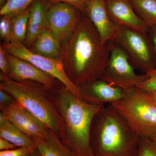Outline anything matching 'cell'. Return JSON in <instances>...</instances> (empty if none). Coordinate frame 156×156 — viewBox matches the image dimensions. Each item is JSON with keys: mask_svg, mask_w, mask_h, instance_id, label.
<instances>
[{"mask_svg": "<svg viewBox=\"0 0 156 156\" xmlns=\"http://www.w3.org/2000/svg\"><path fill=\"white\" fill-rule=\"evenodd\" d=\"M61 48L65 71L77 87L101 79L109 57L110 42L102 44L86 15L83 13L75 30L62 43Z\"/></svg>", "mask_w": 156, "mask_h": 156, "instance_id": "cell-1", "label": "cell"}, {"mask_svg": "<svg viewBox=\"0 0 156 156\" xmlns=\"http://www.w3.org/2000/svg\"><path fill=\"white\" fill-rule=\"evenodd\" d=\"M140 137L110 105L92 121L90 142L95 156H136Z\"/></svg>", "mask_w": 156, "mask_h": 156, "instance_id": "cell-2", "label": "cell"}, {"mask_svg": "<svg viewBox=\"0 0 156 156\" xmlns=\"http://www.w3.org/2000/svg\"><path fill=\"white\" fill-rule=\"evenodd\" d=\"M53 103L65 126V137L62 141L77 156H95L90 142L92 121L104 107L81 100L66 88L59 89Z\"/></svg>", "mask_w": 156, "mask_h": 156, "instance_id": "cell-3", "label": "cell"}, {"mask_svg": "<svg viewBox=\"0 0 156 156\" xmlns=\"http://www.w3.org/2000/svg\"><path fill=\"white\" fill-rule=\"evenodd\" d=\"M0 80V89L11 94L48 129L54 131L62 141L64 140V121L53 101L47 97L48 89L34 81L14 80L2 72Z\"/></svg>", "mask_w": 156, "mask_h": 156, "instance_id": "cell-4", "label": "cell"}, {"mask_svg": "<svg viewBox=\"0 0 156 156\" xmlns=\"http://www.w3.org/2000/svg\"><path fill=\"white\" fill-rule=\"evenodd\" d=\"M124 90V98L110 105L140 137L151 139L156 135V106L136 87Z\"/></svg>", "mask_w": 156, "mask_h": 156, "instance_id": "cell-5", "label": "cell"}, {"mask_svg": "<svg viewBox=\"0 0 156 156\" xmlns=\"http://www.w3.org/2000/svg\"><path fill=\"white\" fill-rule=\"evenodd\" d=\"M125 50L135 69L145 74L156 69V53L148 32L121 26L114 41Z\"/></svg>", "mask_w": 156, "mask_h": 156, "instance_id": "cell-6", "label": "cell"}, {"mask_svg": "<svg viewBox=\"0 0 156 156\" xmlns=\"http://www.w3.org/2000/svg\"><path fill=\"white\" fill-rule=\"evenodd\" d=\"M2 46L6 53L28 61L41 70L57 79L73 95L83 100L79 87L70 80L66 74L61 58L53 59L39 55L31 51L22 42L15 40L4 43Z\"/></svg>", "mask_w": 156, "mask_h": 156, "instance_id": "cell-7", "label": "cell"}, {"mask_svg": "<svg viewBox=\"0 0 156 156\" xmlns=\"http://www.w3.org/2000/svg\"><path fill=\"white\" fill-rule=\"evenodd\" d=\"M110 53L108 61L101 79L123 89L136 87L147 77L138 75L127 53L119 45L110 41Z\"/></svg>", "mask_w": 156, "mask_h": 156, "instance_id": "cell-8", "label": "cell"}, {"mask_svg": "<svg viewBox=\"0 0 156 156\" xmlns=\"http://www.w3.org/2000/svg\"><path fill=\"white\" fill-rule=\"evenodd\" d=\"M82 14L80 9L66 3L49 4L46 9L48 28L62 44L75 30Z\"/></svg>", "mask_w": 156, "mask_h": 156, "instance_id": "cell-9", "label": "cell"}, {"mask_svg": "<svg viewBox=\"0 0 156 156\" xmlns=\"http://www.w3.org/2000/svg\"><path fill=\"white\" fill-rule=\"evenodd\" d=\"M83 14L95 27L102 44L114 41L121 26L113 22L109 16L105 0H86Z\"/></svg>", "mask_w": 156, "mask_h": 156, "instance_id": "cell-10", "label": "cell"}, {"mask_svg": "<svg viewBox=\"0 0 156 156\" xmlns=\"http://www.w3.org/2000/svg\"><path fill=\"white\" fill-rule=\"evenodd\" d=\"M86 102L104 106L118 102L125 97V91L100 79L79 87Z\"/></svg>", "mask_w": 156, "mask_h": 156, "instance_id": "cell-11", "label": "cell"}, {"mask_svg": "<svg viewBox=\"0 0 156 156\" xmlns=\"http://www.w3.org/2000/svg\"><path fill=\"white\" fill-rule=\"evenodd\" d=\"M4 112L11 122L30 137L48 136L49 129L16 101Z\"/></svg>", "mask_w": 156, "mask_h": 156, "instance_id": "cell-12", "label": "cell"}, {"mask_svg": "<svg viewBox=\"0 0 156 156\" xmlns=\"http://www.w3.org/2000/svg\"><path fill=\"white\" fill-rule=\"evenodd\" d=\"M10 65L11 73L8 76L16 81H31L51 89L55 85V80L52 76L44 72L26 60L6 53Z\"/></svg>", "mask_w": 156, "mask_h": 156, "instance_id": "cell-13", "label": "cell"}, {"mask_svg": "<svg viewBox=\"0 0 156 156\" xmlns=\"http://www.w3.org/2000/svg\"><path fill=\"white\" fill-rule=\"evenodd\" d=\"M105 5L111 19L118 25L148 32V27L136 14L130 0H105Z\"/></svg>", "mask_w": 156, "mask_h": 156, "instance_id": "cell-14", "label": "cell"}, {"mask_svg": "<svg viewBox=\"0 0 156 156\" xmlns=\"http://www.w3.org/2000/svg\"><path fill=\"white\" fill-rule=\"evenodd\" d=\"M48 28L46 9L41 0H35L30 6L27 33L25 44L32 46L44 30Z\"/></svg>", "mask_w": 156, "mask_h": 156, "instance_id": "cell-15", "label": "cell"}, {"mask_svg": "<svg viewBox=\"0 0 156 156\" xmlns=\"http://www.w3.org/2000/svg\"><path fill=\"white\" fill-rule=\"evenodd\" d=\"M30 138L42 156H77L50 129L46 138Z\"/></svg>", "mask_w": 156, "mask_h": 156, "instance_id": "cell-16", "label": "cell"}, {"mask_svg": "<svg viewBox=\"0 0 156 156\" xmlns=\"http://www.w3.org/2000/svg\"><path fill=\"white\" fill-rule=\"evenodd\" d=\"M32 48L31 51L39 55L53 59L61 58V42L49 29H46L40 34Z\"/></svg>", "mask_w": 156, "mask_h": 156, "instance_id": "cell-17", "label": "cell"}, {"mask_svg": "<svg viewBox=\"0 0 156 156\" xmlns=\"http://www.w3.org/2000/svg\"><path fill=\"white\" fill-rule=\"evenodd\" d=\"M0 137L17 147L36 148L31 138L11 122L5 112L2 111L0 113Z\"/></svg>", "mask_w": 156, "mask_h": 156, "instance_id": "cell-18", "label": "cell"}, {"mask_svg": "<svg viewBox=\"0 0 156 156\" xmlns=\"http://www.w3.org/2000/svg\"><path fill=\"white\" fill-rule=\"evenodd\" d=\"M134 11L148 27L156 25V0H130Z\"/></svg>", "mask_w": 156, "mask_h": 156, "instance_id": "cell-19", "label": "cell"}, {"mask_svg": "<svg viewBox=\"0 0 156 156\" xmlns=\"http://www.w3.org/2000/svg\"><path fill=\"white\" fill-rule=\"evenodd\" d=\"M30 7L12 17L11 38L12 40L24 42L27 33Z\"/></svg>", "mask_w": 156, "mask_h": 156, "instance_id": "cell-20", "label": "cell"}, {"mask_svg": "<svg viewBox=\"0 0 156 156\" xmlns=\"http://www.w3.org/2000/svg\"><path fill=\"white\" fill-rule=\"evenodd\" d=\"M35 0H7L0 10L1 16L8 15L13 17L30 6Z\"/></svg>", "mask_w": 156, "mask_h": 156, "instance_id": "cell-21", "label": "cell"}, {"mask_svg": "<svg viewBox=\"0 0 156 156\" xmlns=\"http://www.w3.org/2000/svg\"><path fill=\"white\" fill-rule=\"evenodd\" d=\"M136 156H156V146L149 138L140 137Z\"/></svg>", "mask_w": 156, "mask_h": 156, "instance_id": "cell-22", "label": "cell"}, {"mask_svg": "<svg viewBox=\"0 0 156 156\" xmlns=\"http://www.w3.org/2000/svg\"><path fill=\"white\" fill-rule=\"evenodd\" d=\"M147 77L136 87L144 92H156V69L145 73Z\"/></svg>", "mask_w": 156, "mask_h": 156, "instance_id": "cell-23", "label": "cell"}, {"mask_svg": "<svg viewBox=\"0 0 156 156\" xmlns=\"http://www.w3.org/2000/svg\"><path fill=\"white\" fill-rule=\"evenodd\" d=\"M0 20V36L4 43H8L12 40L11 38V19L9 15L2 16Z\"/></svg>", "mask_w": 156, "mask_h": 156, "instance_id": "cell-24", "label": "cell"}, {"mask_svg": "<svg viewBox=\"0 0 156 156\" xmlns=\"http://www.w3.org/2000/svg\"><path fill=\"white\" fill-rule=\"evenodd\" d=\"M35 148L17 147L8 150L1 151L0 156H27Z\"/></svg>", "mask_w": 156, "mask_h": 156, "instance_id": "cell-25", "label": "cell"}, {"mask_svg": "<svg viewBox=\"0 0 156 156\" xmlns=\"http://www.w3.org/2000/svg\"><path fill=\"white\" fill-rule=\"evenodd\" d=\"M14 98L11 94L0 89V109L1 111L6 110L15 101Z\"/></svg>", "mask_w": 156, "mask_h": 156, "instance_id": "cell-26", "label": "cell"}, {"mask_svg": "<svg viewBox=\"0 0 156 156\" xmlns=\"http://www.w3.org/2000/svg\"><path fill=\"white\" fill-rule=\"evenodd\" d=\"M0 69L2 73L8 76L11 73L10 65L6 56V52L2 45L0 47Z\"/></svg>", "mask_w": 156, "mask_h": 156, "instance_id": "cell-27", "label": "cell"}, {"mask_svg": "<svg viewBox=\"0 0 156 156\" xmlns=\"http://www.w3.org/2000/svg\"><path fill=\"white\" fill-rule=\"evenodd\" d=\"M49 4L62 2L74 6L83 13L86 0H47Z\"/></svg>", "mask_w": 156, "mask_h": 156, "instance_id": "cell-28", "label": "cell"}, {"mask_svg": "<svg viewBox=\"0 0 156 156\" xmlns=\"http://www.w3.org/2000/svg\"><path fill=\"white\" fill-rule=\"evenodd\" d=\"M17 147L8 140L0 137V150L5 151L12 149Z\"/></svg>", "mask_w": 156, "mask_h": 156, "instance_id": "cell-29", "label": "cell"}, {"mask_svg": "<svg viewBox=\"0 0 156 156\" xmlns=\"http://www.w3.org/2000/svg\"><path fill=\"white\" fill-rule=\"evenodd\" d=\"M148 33L153 43L156 53V25L148 27Z\"/></svg>", "mask_w": 156, "mask_h": 156, "instance_id": "cell-30", "label": "cell"}, {"mask_svg": "<svg viewBox=\"0 0 156 156\" xmlns=\"http://www.w3.org/2000/svg\"><path fill=\"white\" fill-rule=\"evenodd\" d=\"M143 92L146 99L149 101L156 106V92Z\"/></svg>", "mask_w": 156, "mask_h": 156, "instance_id": "cell-31", "label": "cell"}, {"mask_svg": "<svg viewBox=\"0 0 156 156\" xmlns=\"http://www.w3.org/2000/svg\"><path fill=\"white\" fill-rule=\"evenodd\" d=\"M27 156H42L41 155V154L39 153V151L37 149V148H36L30 154H28V155Z\"/></svg>", "mask_w": 156, "mask_h": 156, "instance_id": "cell-32", "label": "cell"}, {"mask_svg": "<svg viewBox=\"0 0 156 156\" xmlns=\"http://www.w3.org/2000/svg\"><path fill=\"white\" fill-rule=\"evenodd\" d=\"M151 140L153 141L154 143V144H155V145L156 146V135L154 136V137H153V138Z\"/></svg>", "mask_w": 156, "mask_h": 156, "instance_id": "cell-33", "label": "cell"}, {"mask_svg": "<svg viewBox=\"0 0 156 156\" xmlns=\"http://www.w3.org/2000/svg\"><path fill=\"white\" fill-rule=\"evenodd\" d=\"M7 1V0H0L1 5H4V4H5V2Z\"/></svg>", "mask_w": 156, "mask_h": 156, "instance_id": "cell-34", "label": "cell"}]
</instances>
